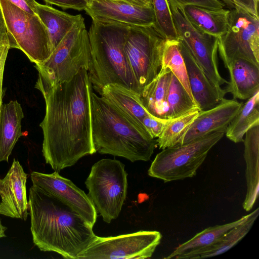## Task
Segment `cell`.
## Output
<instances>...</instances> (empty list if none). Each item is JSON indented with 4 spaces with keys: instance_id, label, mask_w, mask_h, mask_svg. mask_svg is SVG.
<instances>
[{
    "instance_id": "29",
    "label": "cell",
    "mask_w": 259,
    "mask_h": 259,
    "mask_svg": "<svg viewBox=\"0 0 259 259\" xmlns=\"http://www.w3.org/2000/svg\"><path fill=\"white\" fill-rule=\"evenodd\" d=\"M199 111L200 110L197 108L182 116L169 119L156 139L159 148L162 150L181 144L185 135Z\"/></svg>"
},
{
    "instance_id": "42",
    "label": "cell",
    "mask_w": 259,
    "mask_h": 259,
    "mask_svg": "<svg viewBox=\"0 0 259 259\" xmlns=\"http://www.w3.org/2000/svg\"><path fill=\"white\" fill-rule=\"evenodd\" d=\"M88 4V6H90L94 0H84Z\"/></svg>"
},
{
    "instance_id": "38",
    "label": "cell",
    "mask_w": 259,
    "mask_h": 259,
    "mask_svg": "<svg viewBox=\"0 0 259 259\" xmlns=\"http://www.w3.org/2000/svg\"><path fill=\"white\" fill-rule=\"evenodd\" d=\"M10 37L2 9L0 7V42H8Z\"/></svg>"
},
{
    "instance_id": "17",
    "label": "cell",
    "mask_w": 259,
    "mask_h": 259,
    "mask_svg": "<svg viewBox=\"0 0 259 259\" xmlns=\"http://www.w3.org/2000/svg\"><path fill=\"white\" fill-rule=\"evenodd\" d=\"M178 39L191 92L197 107L200 110L214 107L224 98L227 93L225 90H218L212 84L186 46Z\"/></svg>"
},
{
    "instance_id": "41",
    "label": "cell",
    "mask_w": 259,
    "mask_h": 259,
    "mask_svg": "<svg viewBox=\"0 0 259 259\" xmlns=\"http://www.w3.org/2000/svg\"><path fill=\"white\" fill-rule=\"evenodd\" d=\"M6 229L7 228L2 225L1 220L0 219V238L6 236L5 231Z\"/></svg>"
},
{
    "instance_id": "1",
    "label": "cell",
    "mask_w": 259,
    "mask_h": 259,
    "mask_svg": "<svg viewBox=\"0 0 259 259\" xmlns=\"http://www.w3.org/2000/svg\"><path fill=\"white\" fill-rule=\"evenodd\" d=\"M46 103L42 155L55 171L74 165L96 152L92 139L91 94L93 87L86 68L71 79L48 87L36 82Z\"/></svg>"
},
{
    "instance_id": "35",
    "label": "cell",
    "mask_w": 259,
    "mask_h": 259,
    "mask_svg": "<svg viewBox=\"0 0 259 259\" xmlns=\"http://www.w3.org/2000/svg\"><path fill=\"white\" fill-rule=\"evenodd\" d=\"M10 49L8 42H0V112L3 105V82L5 65Z\"/></svg>"
},
{
    "instance_id": "12",
    "label": "cell",
    "mask_w": 259,
    "mask_h": 259,
    "mask_svg": "<svg viewBox=\"0 0 259 259\" xmlns=\"http://www.w3.org/2000/svg\"><path fill=\"white\" fill-rule=\"evenodd\" d=\"M178 39L191 52L212 84L222 90L221 85L228 81L218 69L217 56L219 38L205 33L192 25L186 17L183 8L168 3Z\"/></svg>"
},
{
    "instance_id": "20",
    "label": "cell",
    "mask_w": 259,
    "mask_h": 259,
    "mask_svg": "<svg viewBox=\"0 0 259 259\" xmlns=\"http://www.w3.org/2000/svg\"><path fill=\"white\" fill-rule=\"evenodd\" d=\"M24 115L17 100L3 104L0 112V162L8 161L18 140L22 136L21 121Z\"/></svg>"
},
{
    "instance_id": "6",
    "label": "cell",
    "mask_w": 259,
    "mask_h": 259,
    "mask_svg": "<svg viewBox=\"0 0 259 259\" xmlns=\"http://www.w3.org/2000/svg\"><path fill=\"white\" fill-rule=\"evenodd\" d=\"M127 174L124 165L115 159H102L92 167L85 184L88 194L104 222L110 223L119 215L125 200Z\"/></svg>"
},
{
    "instance_id": "16",
    "label": "cell",
    "mask_w": 259,
    "mask_h": 259,
    "mask_svg": "<svg viewBox=\"0 0 259 259\" xmlns=\"http://www.w3.org/2000/svg\"><path fill=\"white\" fill-rule=\"evenodd\" d=\"M243 103L236 99L222 100L214 107L200 110L183 140L182 144L189 143L213 132L225 133L240 109Z\"/></svg>"
},
{
    "instance_id": "21",
    "label": "cell",
    "mask_w": 259,
    "mask_h": 259,
    "mask_svg": "<svg viewBox=\"0 0 259 259\" xmlns=\"http://www.w3.org/2000/svg\"><path fill=\"white\" fill-rule=\"evenodd\" d=\"M171 71L160 68L157 75L138 94L139 99L146 111L153 117L167 119V98Z\"/></svg>"
},
{
    "instance_id": "9",
    "label": "cell",
    "mask_w": 259,
    "mask_h": 259,
    "mask_svg": "<svg viewBox=\"0 0 259 259\" xmlns=\"http://www.w3.org/2000/svg\"><path fill=\"white\" fill-rule=\"evenodd\" d=\"M165 39L155 25L130 26L124 50L141 92L159 72Z\"/></svg>"
},
{
    "instance_id": "18",
    "label": "cell",
    "mask_w": 259,
    "mask_h": 259,
    "mask_svg": "<svg viewBox=\"0 0 259 259\" xmlns=\"http://www.w3.org/2000/svg\"><path fill=\"white\" fill-rule=\"evenodd\" d=\"M226 68L230 81L225 89L233 99L247 100L259 91V66L243 59L230 62Z\"/></svg>"
},
{
    "instance_id": "13",
    "label": "cell",
    "mask_w": 259,
    "mask_h": 259,
    "mask_svg": "<svg viewBox=\"0 0 259 259\" xmlns=\"http://www.w3.org/2000/svg\"><path fill=\"white\" fill-rule=\"evenodd\" d=\"M92 20L128 26L155 25L153 6L135 5L123 0H94L84 10Z\"/></svg>"
},
{
    "instance_id": "26",
    "label": "cell",
    "mask_w": 259,
    "mask_h": 259,
    "mask_svg": "<svg viewBox=\"0 0 259 259\" xmlns=\"http://www.w3.org/2000/svg\"><path fill=\"white\" fill-rule=\"evenodd\" d=\"M257 123H259V91L243 103L229 124L225 132L226 137L235 143L242 142L247 131Z\"/></svg>"
},
{
    "instance_id": "3",
    "label": "cell",
    "mask_w": 259,
    "mask_h": 259,
    "mask_svg": "<svg viewBox=\"0 0 259 259\" xmlns=\"http://www.w3.org/2000/svg\"><path fill=\"white\" fill-rule=\"evenodd\" d=\"M91 116L96 152L122 157L132 162L150 159L156 140L115 105L93 92Z\"/></svg>"
},
{
    "instance_id": "27",
    "label": "cell",
    "mask_w": 259,
    "mask_h": 259,
    "mask_svg": "<svg viewBox=\"0 0 259 259\" xmlns=\"http://www.w3.org/2000/svg\"><path fill=\"white\" fill-rule=\"evenodd\" d=\"M259 214V208L246 215L245 220L221 236L214 243L201 251L195 258H204L223 253L242 239L251 229Z\"/></svg>"
},
{
    "instance_id": "14",
    "label": "cell",
    "mask_w": 259,
    "mask_h": 259,
    "mask_svg": "<svg viewBox=\"0 0 259 259\" xmlns=\"http://www.w3.org/2000/svg\"><path fill=\"white\" fill-rule=\"evenodd\" d=\"M31 180L33 186L63 201L94 226L97 217L94 205L88 195L70 180L55 171L50 174L33 171Z\"/></svg>"
},
{
    "instance_id": "8",
    "label": "cell",
    "mask_w": 259,
    "mask_h": 259,
    "mask_svg": "<svg viewBox=\"0 0 259 259\" xmlns=\"http://www.w3.org/2000/svg\"><path fill=\"white\" fill-rule=\"evenodd\" d=\"M10 35V47L22 51L35 65L52 53L48 30L38 16L23 10L8 0H0Z\"/></svg>"
},
{
    "instance_id": "4",
    "label": "cell",
    "mask_w": 259,
    "mask_h": 259,
    "mask_svg": "<svg viewBox=\"0 0 259 259\" xmlns=\"http://www.w3.org/2000/svg\"><path fill=\"white\" fill-rule=\"evenodd\" d=\"M130 28L123 24L92 20L88 32L91 59L88 72L93 88L99 94L110 84L141 92L124 50Z\"/></svg>"
},
{
    "instance_id": "33",
    "label": "cell",
    "mask_w": 259,
    "mask_h": 259,
    "mask_svg": "<svg viewBox=\"0 0 259 259\" xmlns=\"http://www.w3.org/2000/svg\"><path fill=\"white\" fill-rule=\"evenodd\" d=\"M168 3L180 7L193 5L210 9L224 8L225 5L220 0H167Z\"/></svg>"
},
{
    "instance_id": "31",
    "label": "cell",
    "mask_w": 259,
    "mask_h": 259,
    "mask_svg": "<svg viewBox=\"0 0 259 259\" xmlns=\"http://www.w3.org/2000/svg\"><path fill=\"white\" fill-rule=\"evenodd\" d=\"M154 10L155 27L165 39H178L167 0H151Z\"/></svg>"
},
{
    "instance_id": "15",
    "label": "cell",
    "mask_w": 259,
    "mask_h": 259,
    "mask_svg": "<svg viewBox=\"0 0 259 259\" xmlns=\"http://www.w3.org/2000/svg\"><path fill=\"white\" fill-rule=\"evenodd\" d=\"M27 175L15 158L6 176L0 179V214L25 221L28 215L26 184Z\"/></svg>"
},
{
    "instance_id": "10",
    "label": "cell",
    "mask_w": 259,
    "mask_h": 259,
    "mask_svg": "<svg viewBox=\"0 0 259 259\" xmlns=\"http://www.w3.org/2000/svg\"><path fill=\"white\" fill-rule=\"evenodd\" d=\"M258 30V17L237 6L230 9L227 31L218 42V51L226 68L236 59L259 66Z\"/></svg>"
},
{
    "instance_id": "2",
    "label": "cell",
    "mask_w": 259,
    "mask_h": 259,
    "mask_svg": "<svg viewBox=\"0 0 259 259\" xmlns=\"http://www.w3.org/2000/svg\"><path fill=\"white\" fill-rule=\"evenodd\" d=\"M28 202L33 242L41 251L77 259L96 236L80 213L36 186L30 188Z\"/></svg>"
},
{
    "instance_id": "39",
    "label": "cell",
    "mask_w": 259,
    "mask_h": 259,
    "mask_svg": "<svg viewBox=\"0 0 259 259\" xmlns=\"http://www.w3.org/2000/svg\"><path fill=\"white\" fill-rule=\"evenodd\" d=\"M130 3L142 5V6H152V5L148 3L146 0H123Z\"/></svg>"
},
{
    "instance_id": "36",
    "label": "cell",
    "mask_w": 259,
    "mask_h": 259,
    "mask_svg": "<svg viewBox=\"0 0 259 259\" xmlns=\"http://www.w3.org/2000/svg\"><path fill=\"white\" fill-rule=\"evenodd\" d=\"M233 4L240 7L252 15L258 17V0H231Z\"/></svg>"
},
{
    "instance_id": "11",
    "label": "cell",
    "mask_w": 259,
    "mask_h": 259,
    "mask_svg": "<svg viewBox=\"0 0 259 259\" xmlns=\"http://www.w3.org/2000/svg\"><path fill=\"white\" fill-rule=\"evenodd\" d=\"M161 238L157 231H140L107 237L96 236L77 259L150 258Z\"/></svg>"
},
{
    "instance_id": "28",
    "label": "cell",
    "mask_w": 259,
    "mask_h": 259,
    "mask_svg": "<svg viewBox=\"0 0 259 259\" xmlns=\"http://www.w3.org/2000/svg\"><path fill=\"white\" fill-rule=\"evenodd\" d=\"M160 68H168L194 101L191 92L187 69L178 39H165L161 54Z\"/></svg>"
},
{
    "instance_id": "43",
    "label": "cell",
    "mask_w": 259,
    "mask_h": 259,
    "mask_svg": "<svg viewBox=\"0 0 259 259\" xmlns=\"http://www.w3.org/2000/svg\"><path fill=\"white\" fill-rule=\"evenodd\" d=\"M148 3H150L152 4V2H151V0H146Z\"/></svg>"
},
{
    "instance_id": "7",
    "label": "cell",
    "mask_w": 259,
    "mask_h": 259,
    "mask_svg": "<svg viewBox=\"0 0 259 259\" xmlns=\"http://www.w3.org/2000/svg\"><path fill=\"white\" fill-rule=\"evenodd\" d=\"M213 132L185 144L166 148L158 153L148 170L149 176L165 183L192 178L205 160L210 150L223 137Z\"/></svg>"
},
{
    "instance_id": "30",
    "label": "cell",
    "mask_w": 259,
    "mask_h": 259,
    "mask_svg": "<svg viewBox=\"0 0 259 259\" xmlns=\"http://www.w3.org/2000/svg\"><path fill=\"white\" fill-rule=\"evenodd\" d=\"M167 119L182 116L198 108L184 87L171 72L167 98Z\"/></svg>"
},
{
    "instance_id": "22",
    "label": "cell",
    "mask_w": 259,
    "mask_h": 259,
    "mask_svg": "<svg viewBox=\"0 0 259 259\" xmlns=\"http://www.w3.org/2000/svg\"><path fill=\"white\" fill-rule=\"evenodd\" d=\"M182 8L189 21L199 30L218 38L227 32L230 9H210L193 5Z\"/></svg>"
},
{
    "instance_id": "32",
    "label": "cell",
    "mask_w": 259,
    "mask_h": 259,
    "mask_svg": "<svg viewBox=\"0 0 259 259\" xmlns=\"http://www.w3.org/2000/svg\"><path fill=\"white\" fill-rule=\"evenodd\" d=\"M169 120L159 119L149 115L144 119L143 125L148 134L155 139L160 135Z\"/></svg>"
},
{
    "instance_id": "5",
    "label": "cell",
    "mask_w": 259,
    "mask_h": 259,
    "mask_svg": "<svg viewBox=\"0 0 259 259\" xmlns=\"http://www.w3.org/2000/svg\"><path fill=\"white\" fill-rule=\"evenodd\" d=\"M91 49L84 18L79 20L42 63L35 65L37 82L52 87L69 80L82 67L89 69Z\"/></svg>"
},
{
    "instance_id": "25",
    "label": "cell",
    "mask_w": 259,
    "mask_h": 259,
    "mask_svg": "<svg viewBox=\"0 0 259 259\" xmlns=\"http://www.w3.org/2000/svg\"><path fill=\"white\" fill-rule=\"evenodd\" d=\"M138 94L117 84L106 85L100 93L101 96L115 105L147 132L143 125V121L150 114L142 105Z\"/></svg>"
},
{
    "instance_id": "40",
    "label": "cell",
    "mask_w": 259,
    "mask_h": 259,
    "mask_svg": "<svg viewBox=\"0 0 259 259\" xmlns=\"http://www.w3.org/2000/svg\"><path fill=\"white\" fill-rule=\"evenodd\" d=\"M222 1L226 6L229 8L230 9L233 8L235 6L233 4L231 0H220Z\"/></svg>"
},
{
    "instance_id": "19",
    "label": "cell",
    "mask_w": 259,
    "mask_h": 259,
    "mask_svg": "<svg viewBox=\"0 0 259 259\" xmlns=\"http://www.w3.org/2000/svg\"><path fill=\"white\" fill-rule=\"evenodd\" d=\"M244 157L246 164L245 176L247 193L243 203L246 211L250 210L258 196L259 123L251 126L245 134Z\"/></svg>"
},
{
    "instance_id": "34",
    "label": "cell",
    "mask_w": 259,
    "mask_h": 259,
    "mask_svg": "<svg viewBox=\"0 0 259 259\" xmlns=\"http://www.w3.org/2000/svg\"><path fill=\"white\" fill-rule=\"evenodd\" d=\"M46 3L54 5L63 9L85 10L88 4L84 0H44Z\"/></svg>"
},
{
    "instance_id": "24",
    "label": "cell",
    "mask_w": 259,
    "mask_h": 259,
    "mask_svg": "<svg viewBox=\"0 0 259 259\" xmlns=\"http://www.w3.org/2000/svg\"><path fill=\"white\" fill-rule=\"evenodd\" d=\"M35 13L46 27L50 36L52 52L82 15H70L47 5L37 2Z\"/></svg>"
},
{
    "instance_id": "37",
    "label": "cell",
    "mask_w": 259,
    "mask_h": 259,
    "mask_svg": "<svg viewBox=\"0 0 259 259\" xmlns=\"http://www.w3.org/2000/svg\"><path fill=\"white\" fill-rule=\"evenodd\" d=\"M17 7L31 14H35V7L37 3L35 0H8Z\"/></svg>"
},
{
    "instance_id": "23",
    "label": "cell",
    "mask_w": 259,
    "mask_h": 259,
    "mask_svg": "<svg viewBox=\"0 0 259 259\" xmlns=\"http://www.w3.org/2000/svg\"><path fill=\"white\" fill-rule=\"evenodd\" d=\"M246 217V215H244L234 222L209 227L203 230L187 241L180 244L165 258L195 259L201 251L214 243L230 229L240 224Z\"/></svg>"
}]
</instances>
